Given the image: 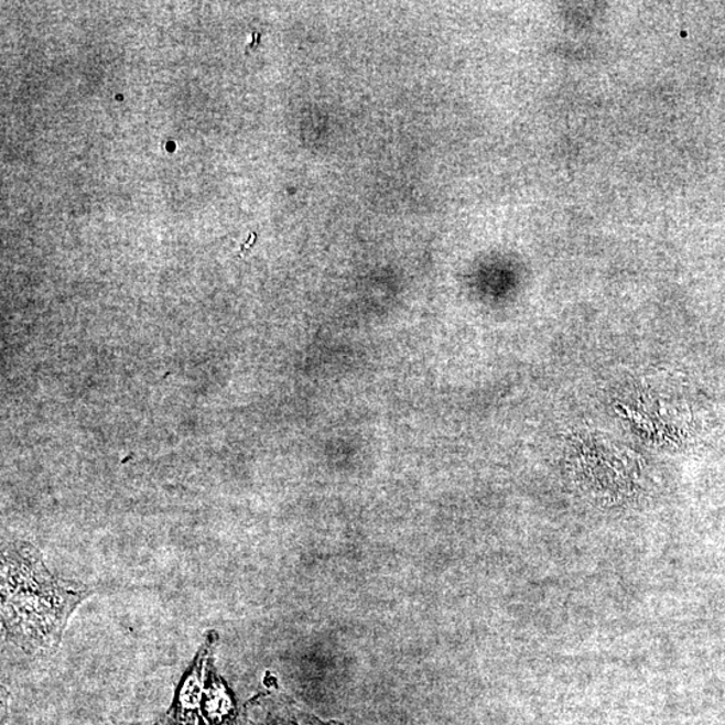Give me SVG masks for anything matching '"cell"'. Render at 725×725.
Returning a JSON list of instances; mask_svg holds the SVG:
<instances>
[{
  "label": "cell",
  "instance_id": "cell-1",
  "mask_svg": "<svg viewBox=\"0 0 725 725\" xmlns=\"http://www.w3.org/2000/svg\"><path fill=\"white\" fill-rule=\"evenodd\" d=\"M94 594L85 583L63 580L46 567L36 547L12 540L2 549V628L24 653L52 656L77 607Z\"/></svg>",
  "mask_w": 725,
  "mask_h": 725
}]
</instances>
